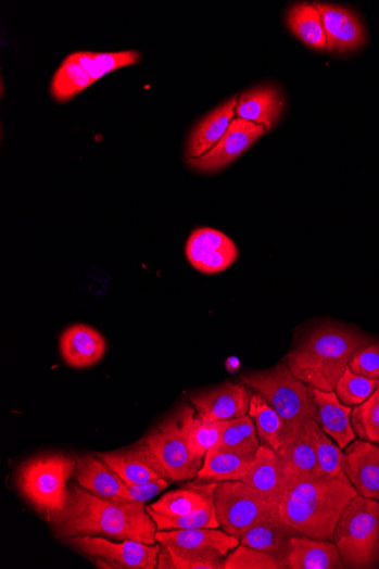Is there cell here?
Returning a JSON list of instances; mask_svg holds the SVG:
<instances>
[{
	"label": "cell",
	"instance_id": "6da1fadb",
	"mask_svg": "<svg viewBox=\"0 0 379 569\" xmlns=\"http://www.w3.org/2000/svg\"><path fill=\"white\" fill-rule=\"evenodd\" d=\"M60 540L104 536L156 544L157 527L144 504L96 496L78 483L68 485L65 509L48 522Z\"/></svg>",
	"mask_w": 379,
	"mask_h": 569
},
{
	"label": "cell",
	"instance_id": "7a4b0ae2",
	"mask_svg": "<svg viewBox=\"0 0 379 569\" xmlns=\"http://www.w3.org/2000/svg\"><path fill=\"white\" fill-rule=\"evenodd\" d=\"M358 496L345 473L337 478L321 476L289 477L279 514L298 533L332 541L341 515Z\"/></svg>",
	"mask_w": 379,
	"mask_h": 569
},
{
	"label": "cell",
	"instance_id": "3957f363",
	"mask_svg": "<svg viewBox=\"0 0 379 569\" xmlns=\"http://www.w3.org/2000/svg\"><path fill=\"white\" fill-rule=\"evenodd\" d=\"M370 339L358 330L328 324L315 329L287 356L292 375L311 388L332 392L352 355Z\"/></svg>",
	"mask_w": 379,
	"mask_h": 569
},
{
	"label": "cell",
	"instance_id": "277c9868",
	"mask_svg": "<svg viewBox=\"0 0 379 569\" xmlns=\"http://www.w3.org/2000/svg\"><path fill=\"white\" fill-rule=\"evenodd\" d=\"M77 458L64 454H45L24 461L16 475V486L27 501L49 522L62 513L68 500V481L73 478Z\"/></svg>",
	"mask_w": 379,
	"mask_h": 569
},
{
	"label": "cell",
	"instance_id": "5b68a950",
	"mask_svg": "<svg viewBox=\"0 0 379 569\" xmlns=\"http://www.w3.org/2000/svg\"><path fill=\"white\" fill-rule=\"evenodd\" d=\"M242 382L263 395L282 419L283 439L308 420H318L317 404L311 387L298 380L288 365H277L266 372L252 374ZM282 439V442H283Z\"/></svg>",
	"mask_w": 379,
	"mask_h": 569
},
{
	"label": "cell",
	"instance_id": "8992f818",
	"mask_svg": "<svg viewBox=\"0 0 379 569\" xmlns=\"http://www.w3.org/2000/svg\"><path fill=\"white\" fill-rule=\"evenodd\" d=\"M344 568L379 565V502L358 496L341 515L333 536Z\"/></svg>",
	"mask_w": 379,
	"mask_h": 569
},
{
	"label": "cell",
	"instance_id": "52a82bcc",
	"mask_svg": "<svg viewBox=\"0 0 379 569\" xmlns=\"http://www.w3.org/2000/svg\"><path fill=\"white\" fill-rule=\"evenodd\" d=\"M190 406L184 405L163 423L151 430L141 441L147 445L169 483L195 479L204 458L198 456L188 437Z\"/></svg>",
	"mask_w": 379,
	"mask_h": 569
},
{
	"label": "cell",
	"instance_id": "ba28073f",
	"mask_svg": "<svg viewBox=\"0 0 379 569\" xmlns=\"http://www.w3.org/2000/svg\"><path fill=\"white\" fill-rule=\"evenodd\" d=\"M214 504L222 529L239 539L251 528L281 518L271 504L242 481L217 482Z\"/></svg>",
	"mask_w": 379,
	"mask_h": 569
},
{
	"label": "cell",
	"instance_id": "9c48e42d",
	"mask_svg": "<svg viewBox=\"0 0 379 569\" xmlns=\"http://www.w3.org/2000/svg\"><path fill=\"white\" fill-rule=\"evenodd\" d=\"M64 542L88 559L108 560L113 569H155L162 549L161 544H146L134 540L115 542L104 536H73Z\"/></svg>",
	"mask_w": 379,
	"mask_h": 569
},
{
	"label": "cell",
	"instance_id": "30bf717a",
	"mask_svg": "<svg viewBox=\"0 0 379 569\" xmlns=\"http://www.w3.org/2000/svg\"><path fill=\"white\" fill-rule=\"evenodd\" d=\"M266 132L267 129L264 126L236 118L210 152L198 159L188 160V165L201 173L220 170L237 161Z\"/></svg>",
	"mask_w": 379,
	"mask_h": 569
},
{
	"label": "cell",
	"instance_id": "8fae6325",
	"mask_svg": "<svg viewBox=\"0 0 379 569\" xmlns=\"http://www.w3.org/2000/svg\"><path fill=\"white\" fill-rule=\"evenodd\" d=\"M186 255L193 268L213 276L231 267L239 257V250L233 240L223 232L200 228L189 237Z\"/></svg>",
	"mask_w": 379,
	"mask_h": 569
},
{
	"label": "cell",
	"instance_id": "7c38bea8",
	"mask_svg": "<svg viewBox=\"0 0 379 569\" xmlns=\"http://www.w3.org/2000/svg\"><path fill=\"white\" fill-rule=\"evenodd\" d=\"M156 540L162 547L217 560H225L227 555L240 546L238 536L218 529L157 531Z\"/></svg>",
	"mask_w": 379,
	"mask_h": 569
},
{
	"label": "cell",
	"instance_id": "4fadbf2b",
	"mask_svg": "<svg viewBox=\"0 0 379 569\" xmlns=\"http://www.w3.org/2000/svg\"><path fill=\"white\" fill-rule=\"evenodd\" d=\"M315 7L321 16L328 52L346 54L364 46L366 31L355 12L340 5L315 3Z\"/></svg>",
	"mask_w": 379,
	"mask_h": 569
},
{
	"label": "cell",
	"instance_id": "5bb4252c",
	"mask_svg": "<svg viewBox=\"0 0 379 569\" xmlns=\"http://www.w3.org/2000/svg\"><path fill=\"white\" fill-rule=\"evenodd\" d=\"M318 420L312 419L288 434L279 451L285 478L318 476L315 427Z\"/></svg>",
	"mask_w": 379,
	"mask_h": 569
},
{
	"label": "cell",
	"instance_id": "9a60e30c",
	"mask_svg": "<svg viewBox=\"0 0 379 569\" xmlns=\"http://www.w3.org/2000/svg\"><path fill=\"white\" fill-rule=\"evenodd\" d=\"M343 471L361 496L379 502V445L352 441L343 454Z\"/></svg>",
	"mask_w": 379,
	"mask_h": 569
},
{
	"label": "cell",
	"instance_id": "2e32d148",
	"mask_svg": "<svg viewBox=\"0 0 379 569\" xmlns=\"http://www.w3.org/2000/svg\"><path fill=\"white\" fill-rule=\"evenodd\" d=\"M252 393L243 384L227 383L190 399L197 414L207 420H230L249 413Z\"/></svg>",
	"mask_w": 379,
	"mask_h": 569
},
{
	"label": "cell",
	"instance_id": "e0dca14e",
	"mask_svg": "<svg viewBox=\"0 0 379 569\" xmlns=\"http://www.w3.org/2000/svg\"><path fill=\"white\" fill-rule=\"evenodd\" d=\"M280 560L289 569H341L344 568L340 553L334 543L308 538L302 534L292 535Z\"/></svg>",
	"mask_w": 379,
	"mask_h": 569
},
{
	"label": "cell",
	"instance_id": "ac0fdd59",
	"mask_svg": "<svg viewBox=\"0 0 379 569\" xmlns=\"http://www.w3.org/2000/svg\"><path fill=\"white\" fill-rule=\"evenodd\" d=\"M97 456L110 465L125 484L136 485L163 479L153 453L141 440L132 447Z\"/></svg>",
	"mask_w": 379,
	"mask_h": 569
},
{
	"label": "cell",
	"instance_id": "d6986e66",
	"mask_svg": "<svg viewBox=\"0 0 379 569\" xmlns=\"http://www.w3.org/2000/svg\"><path fill=\"white\" fill-rule=\"evenodd\" d=\"M240 481L254 489L279 511L286 478L279 457L268 445H261L255 460Z\"/></svg>",
	"mask_w": 379,
	"mask_h": 569
},
{
	"label": "cell",
	"instance_id": "ffe728a7",
	"mask_svg": "<svg viewBox=\"0 0 379 569\" xmlns=\"http://www.w3.org/2000/svg\"><path fill=\"white\" fill-rule=\"evenodd\" d=\"M73 478L81 488L96 496L125 501L128 498V485L110 465L97 455H85L78 458Z\"/></svg>",
	"mask_w": 379,
	"mask_h": 569
},
{
	"label": "cell",
	"instance_id": "44dd1931",
	"mask_svg": "<svg viewBox=\"0 0 379 569\" xmlns=\"http://www.w3.org/2000/svg\"><path fill=\"white\" fill-rule=\"evenodd\" d=\"M61 354L73 368L96 365L106 353V340L96 329L75 325L64 331L60 340Z\"/></svg>",
	"mask_w": 379,
	"mask_h": 569
},
{
	"label": "cell",
	"instance_id": "7402d4cb",
	"mask_svg": "<svg viewBox=\"0 0 379 569\" xmlns=\"http://www.w3.org/2000/svg\"><path fill=\"white\" fill-rule=\"evenodd\" d=\"M285 110L282 93L275 86H260L240 96L236 114L238 118L256 123L270 131Z\"/></svg>",
	"mask_w": 379,
	"mask_h": 569
},
{
	"label": "cell",
	"instance_id": "603a6c76",
	"mask_svg": "<svg viewBox=\"0 0 379 569\" xmlns=\"http://www.w3.org/2000/svg\"><path fill=\"white\" fill-rule=\"evenodd\" d=\"M311 390L317 404L321 430L330 435L341 450H345L357 435L351 423V407L340 402L336 391L327 392L314 388Z\"/></svg>",
	"mask_w": 379,
	"mask_h": 569
},
{
	"label": "cell",
	"instance_id": "cb8c5ba5",
	"mask_svg": "<svg viewBox=\"0 0 379 569\" xmlns=\"http://www.w3.org/2000/svg\"><path fill=\"white\" fill-rule=\"evenodd\" d=\"M237 105L238 97L235 96L198 123L188 141V160L205 155L223 138L231 125Z\"/></svg>",
	"mask_w": 379,
	"mask_h": 569
},
{
	"label": "cell",
	"instance_id": "d4e9b609",
	"mask_svg": "<svg viewBox=\"0 0 379 569\" xmlns=\"http://www.w3.org/2000/svg\"><path fill=\"white\" fill-rule=\"evenodd\" d=\"M217 482L197 481L169 491L154 504L147 506L151 510L179 516L201 510L214 505V491Z\"/></svg>",
	"mask_w": 379,
	"mask_h": 569
},
{
	"label": "cell",
	"instance_id": "484cf974",
	"mask_svg": "<svg viewBox=\"0 0 379 569\" xmlns=\"http://www.w3.org/2000/svg\"><path fill=\"white\" fill-rule=\"evenodd\" d=\"M255 422L249 414L230 419L214 450L255 459L261 447Z\"/></svg>",
	"mask_w": 379,
	"mask_h": 569
},
{
	"label": "cell",
	"instance_id": "4316f807",
	"mask_svg": "<svg viewBox=\"0 0 379 569\" xmlns=\"http://www.w3.org/2000/svg\"><path fill=\"white\" fill-rule=\"evenodd\" d=\"M300 534L286 524L281 518L249 529L240 536V543L252 549L271 554L280 559L288 541Z\"/></svg>",
	"mask_w": 379,
	"mask_h": 569
},
{
	"label": "cell",
	"instance_id": "83f0119b",
	"mask_svg": "<svg viewBox=\"0 0 379 569\" xmlns=\"http://www.w3.org/2000/svg\"><path fill=\"white\" fill-rule=\"evenodd\" d=\"M254 460L212 450L206 454L197 479L205 482L240 481Z\"/></svg>",
	"mask_w": 379,
	"mask_h": 569
},
{
	"label": "cell",
	"instance_id": "f1b7e54d",
	"mask_svg": "<svg viewBox=\"0 0 379 569\" xmlns=\"http://www.w3.org/2000/svg\"><path fill=\"white\" fill-rule=\"evenodd\" d=\"M288 26L303 43L317 51L326 49V36L321 16L315 4L293 5L287 15Z\"/></svg>",
	"mask_w": 379,
	"mask_h": 569
},
{
	"label": "cell",
	"instance_id": "f546056e",
	"mask_svg": "<svg viewBox=\"0 0 379 569\" xmlns=\"http://www.w3.org/2000/svg\"><path fill=\"white\" fill-rule=\"evenodd\" d=\"M93 84L89 73L71 54L56 71L50 92L59 103H66Z\"/></svg>",
	"mask_w": 379,
	"mask_h": 569
},
{
	"label": "cell",
	"instance_id": "4dcf8cb0",
	"mask_svg": "<svg viewBox=\"0 0 379 569\" xmlns=\"http://www.w3.org/2000/svg\"><path fill=\"white\" fill-rule=\"evenodd\" d=\"M255 419L258 435L274 452L280 450L285 425L281 417L265 401L261 393L252 394L248 413Z\"/></svg>",
	"mask_w": 379,
	"mask_h": 569
},
{
	"label": "cell",
	"instance_id": "1f68e13d",
	"mask_svg": "<svg viewBox=\"0 0 379 569\" xmlns=\"http://www.w3.org/2000/svg\"><path fill=\"white\" fill-rule=\"evenodd\" d=\"M72 56L89 73L94 83L106 76L108 73L136 65L141 61V55L136 51L117 53L77 52L73 53Z\"/></svg>",
	"mask_w": 379,
	"mask_h": 569
},
{
	"label": "cell",
	"instance_id": "d6a6232c",
	"mask_svg": "<svg viewBox=\"0 0 379 569\" xmlns=\"http://www.w3.org/2000/svg\"><path fill=\"white\" fill-rule=\"evenodd\" d=\"M229 420H207L201 418L195 409L190 407L188 415V437L193 452L205 459L206 454L214 450Z\"/></svg>",
	"mask_w": 379,
	"mask_h": 569
},
{
	"label": "cell",
	"instance_id": "836d02e7",
	"mask_svg": "<svg viewBox=\"0 0 379 569\" xmlns=\"http://www.w3.org/2000/svg\"><path fill=\"white\" fill-rule=\"evenodd\" d=\"M147 511L154 519L157 531L168 530H192V529H218L219 522L216 516L215 504L207 508L186 515L167 516L146 506Z\"/></svg>",
	"mask_w": 379,
	"mask_h": 569
},
{
	"label": "cell",
	"instance_id": "e575fe53",
	"mask_svg": "<svg viewBox=\"0 0 379 569\" xmlns=\"http://www.w3.org/2000/svg\"><path fill=\"white\" fill-rule=\"evenodd\" d=\"M351 423L362 440L379 445V382L370 397L352 410Z\"/></svg>",
	"mask_w": 379,
	"mask_h": 569
},
{
	"label": "cell",
	"instance_id": "d590c367",
	"mask_svg": "<svg viewBox=\"0 0 379 569\" xmlns=\"http://www.w3.org/2000/svg\"><path fill=\"white\" fill-rule=\"evenodd\" d=\"M378 380H372L356 374L348 367L340 378L336 393L340 402L346 406H359L365 403L378 385Z\"/></svg>",
	"mask_w": 379,
	"mask_h": 569
},
{
	"label": "cell",
	"instance_id": "8d00e7d4",
	"mask_svg": "<svg viewBox=\"0 0 379 569\" xmlns=\"http://www.w3.org/2000/svg\"><path fill=\"white\" fill-rule=\"evenodd\" d=\"M315 433L318 476L325 478H337L343 475V454L339 445L328 438V435L321 430L319 423L315 427Z\"/></svg>",
	"mask_w": 379,
	"mask_h": 569
},
{
	"label": "cell",
	"instance_id": "74e56055",
	"mask_svg": "<svg viewBox=\"0 0 379 569\" xmlns=\"http://www.w3.org/2000/svg\"><path fill=\"white\" fill-rule=\"evenodd\" d=\"M223 569H283L279 558L271 554L238 546L224 560Z\"/></svg>",
	"mask_w": 379,
	"mask_h": 569
},
{
	"label": "cell",
	"instance_id": "f35d334b",
	"mask_svg": "<svg viewBox=\"0 0 379 569\" xmlns=\"http://www.w3.org/2000/svg\"><path fill=\"white\" fill-rule=\"evenodd\" d=\"M353 374L379 381V342L358 349L349 363Z\"/></svg>",
	"mask_w": 379,
	"mask_h": 569
},
{
	"label": "cell",
	"instance_id": "ab89813d",
	"mask_svg": "<svg viewBox=\"0 0 379 569\" xmlns=\"http://www.w3.org/2000/svg\"><path fill=\"white\" fill-rule=\"evenodd\" d=\"M165 548L173 561L174 569H223L224 560L207 558L187 552Z\"/></svg>",
	"mask_w": 379,
	"mask_h": 569
},
{
	"label": "cell",
	"instance_id": "60d3db41",
	"mask_svg": "<svg viewBox=\"0 0 379 569\" xmlns=\"http://www.w3.org/2000/svg\"><path fill=\"white\" fill-rule=\"evenodd\" d=\"M168 486L169 482L165 479H157L142 484L128 485V498H126V501L146 505V503L157 497L159 494Z\"/></svg>",
	"mask_w": 379,
	"mask_h": 569
}]
</instances>
